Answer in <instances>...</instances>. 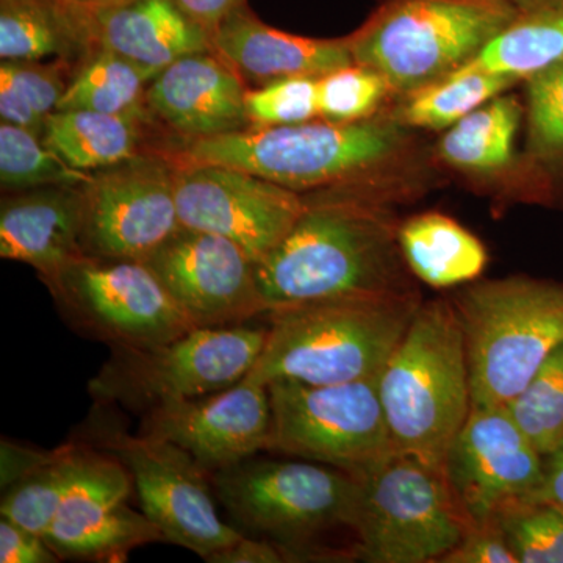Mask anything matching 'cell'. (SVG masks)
I'll return each instance as SVG.
<instances>
[{"label": "cell", "mask_w": 563, "mask_h": 563, "mask_svg": "<svg viewBox=\"0 0 563 563\" xmlns=\"http://www.w3.org/2000/svg\"><path fill=\"white\" fill-rule=\"evenodd\" d=\"M177 165H222L307 195L347 190L393 207L435 187L439 166L412 129L388 113L358 122L313 120L163 143Z\"/></svg>", "instance_id": "cell-1"}, {"label": "cell", "mask_w": 563, "mask_h": 563, "mask_svg": "<svg viewBox=\"0 0 563 563\" xmlns=\"http://www.w3.org/2000/svg\"><path fill=\"white\" fill-rule=\"evenodd\" d=\"M302 196L291 231L255 265L266 312L331 299L420 295L391 207L347 190Z\"/></svg>", "instance_id": "cell-2"}, {"label": "cell", "mask_w": 563, "mask_h": 563, "mask_svg": "<svg viewBox=\"0 0 563 563\" xmlns=\"http://www.w3.org/2000/svg\"><path fill=\"white\" fill-rule=\"evenodd\" d=\"M421 295L346 298L266 312L265 346L246 379L307 385L374 379L409 329Z\"/></svg>", "instance_id": "cell-3"}, {"label": "cell", "mask_w": 563, "mask_h": 563, "mask_svg": "<svg viewBox=\"0 0 563 563\" xmlns=\"http://www.w3.org/2000/svg\"><path fill=\"white\" fill-rule=\"evenodd\" d=\"M396 453L443 470L473 409L461 321L451 299L421 302L377 376Z\"/></svg>", "instance_id": "cell-4"}, {"label": "cell", "mask_w": 563, "mask_h": 563, "mask_svg": "<svg viewBox=\"0 0 563 563\" xmlns=\"http://www.w3.org/2000/svg\"><path fill=\"white\" fill-rule=\"evenodd\" d=\"M473 407H504L563 344V282L510 276L472 282L453 298Z\"/></svg>", "instance_id": "cell-5"}, {"label": "cell", "mask_w": 563, "mask_h": 563, "mask_svg": "<svg viewBox=\"0 0 563 563\" xmlns=\"http://www.w3.org/2000/svg\"><path fill=\"white\" fill-rule=\"evenodd\" d=\"M517 13L506 0H383L346 40L402 98L461 69Z\"/></svg>", "instance_id": "cell-6"}, {"label": "cell", "mask_w": 563, "mask_h": 563, "mask_svg": "<svg viewBox=\"0 0 563 563\" xmlns=\"http://www.w3.org/2000/svg\"><path fill=\"white\" fill-rule=\"evenodd\" d=\"M354 529L358 554L372 563L442 562L473 520L443 470L393 453L357 476Z\"/></svg>", "instance_id": "cell-7"}, {"label": "cell", "mask_w": 563, "mask_h": 563, "mask_svg": "<svg viewBox=\"0 0 563 563\" xmlns=\"http://www.w3.org/2000/svg\"><path fill=\"white\" fill-rule=\"evenodd\" d=\"M268 328L246 324L195 328L172 342L113 347L88 384L96 402L151 410L232 387L254 368Z\"/></svg>", "instance_id": "cell-8"}, {"label": "cell", "mask_w": 563, "mask_h": 563, "mask_svg": "<svg viewBox=\"0 0 563 563\" xmlns=\"http://www.w3.org/2000/svg\"><path fill=\"white\" fill-rule=\"evenodd\" d=\"M233 520L287 550L329 529H354L361 483L354 474L314 462L255 461L211 473Z\"/></svg>", "instance_id": "cell-9"}, {"label": "cell", "mask_w": 563, "mask_h": 563, "mask_svg": "<svg viewBox=\"0 0 563 563\" xmlns=\"http://www.w3.org/2000/svg\"><path fill=\"white\" fill-rule=\"evenodd\" d=\"M41 280L63 320L110 350L155 346L195 329L144 262L80 255Z\"/></svg>", "instance_id": "cell-10"}, {"label": "cell", "mask_w": 563, "mask_h": 563, "mask_svg": "<svg viewBox=\"0 0 563 563\" xmlns=\"http://www.w3.org/2000/svg\"><path fill=\"white\" fill-rule=\"evenodd\" d=\"M268 450L358 476L396 453L377 377L350 384L268 385Z\"/></svg>", "instance_id": "cell-11"}, {"label": "cell", "mask_w": 563, "mask_h": 563, "mask_svg": "<svg viewBox=\"0 0 563 563\" xmlns=\"http://www.w3.org/2000/svg\"><path fill=\"white\" fill-rule=\"evenodd\" d=\"M99 432L106 453L128 468L141 510L157 526L166 543L206 561L243 536L221 520L207 483L209 473L187 451L150 433L131 435L107 426Z\"/></svg>", "instance_id": "cell-12"}, {"label": "cell", "mask_w": 563, "mask_h": 563, "mask_svg": "<svg viewBox=\"0 0 563 563\" xmlns=\"http://www.w3.org/2000/svg\"><path fill=\"white\" fill-rule=\"evenodd\" d=\"M177 165L158 152L92 173L84 191L81 252L144 262L180 231Z\"/></svg>", "instance_id": "cell-13"}, {"label": "cell", "mask_w": 563, "mask_h": 563, "mask_svg": "<svg viewBox=\"0 0 563 563\" xmlns=\"http://www.w3.org/2000/svg\"><path fill=\"white\" fill-rule=\"evenodd\" d=\"M176 201L181 228L239 244L265 258L303 210V196L255 174L222 165H179Z\"/></svg>", "instance_id": "cell-14"}, {"label": "cell", "mask_w": 563, "mask_h": 563, "mask_svg": "<svg viewBox=\"0 0 563 563\" xmlns=\"http://www.w3.org/2000/svg\"><path fill=\"white\" fill-rule=\"evenodd\" d=\"M144 263L192 328L244 324L266 313L257 263L224 236L181 228Z\"/></svg>", "instance_id": "cell-15"}, {"label": "cell", "mask_w": 563, "mask_h": 563, "mask_svg": "<svg viewBox=\"0 0 563 563\" xmlns=\"http://www.w3.org/2000/svg\"><path fill=\"white\" fill-rule=\"evenodd\" d=\"M444 476L473 521L531 501L543 481V455L506 407H473L443 465Z\"/></svg>", "instance_id": "cell-16"}, {"label": "cell", "mask_w": 563, "mask_h": 563, "mask_svg": "<svg viewBox=\"0 0 563 563\" xmlns=\"http://www.w3.org/2000/svg\"><path fill=\"white\" fill-rule=\"evenodd\" d=\"M132 487L114 455L85 448L79 474L44 539L60 559L113 563L144 544L165 542L143 510L129 507Z\"/></svg>", "instance_id": "cell-17"}, {"label": "cell", "mask_w": 563, "mask_h": 563, "mask_svg": "<svg viewBox=\"0 0 563 563\" xmlns=\"http://www.w3.org/2000/svg\"><path fill=\"white\" fill-rule=\"evenodd\" d=\"M143 432L187 451L207 473L220 472L268 450V387L244 377L224 390L158 404Z\"/></svg>", "instance_id": "cell-18"}, {"label": "cell", "mask_w": 563, "mask_h": 563, "mask_svg": "<svg viewBox=\"0 0 563 563\" xmlns=\"http://www.w3.org/2000/svg\"><path fill=\"white\" fill-rule=\"evenodd\" d=\"M247 85L213 51L187 55L162 69L146 91L157 128L177 140L211 139L251 128Z\"/></svg>", "instance_id": "cell-19"}, {"label": "cell", "mask_w": 563, "mask_h": 563, "mask_svg": "<svg viewBox=\"0 0 563 563\" xmlns=\"http://www.w3.org/2000/svg\"><path fill=\"white\" fill-rule=\"evenodd\" d=\"M211 49L247 88L290 77H320L354 65L346 38L318 40L269 27L244 3L210 35Z\"/></svg>", "instance_id": "cell-20"}, {"label": "cell", "mask_w": 563, "mask_h": 563, "mask_svg": "<svg viewBox=\"0 0 563 563\" xmlns=\"http://www.w3.org/2000/svg\"><path fill=\"white\" fill-rule=\"evenodd\" d=\"M523 120V103L504 92L444 131L432 147L433 161L495 198L518 201L521 154L517 139Z\"/></svg>", "instance_id": "cell-21"}, {"label": "cell", "mask_w": 563, "mask_h": 563, "mask_svg": "<svg viewBox=\"0 0 563 563\" xmlns=\"http://www.w3.org/2000/svg\"><path fill=\"white\" fill-rule=\"evenodd\" d=\"M81 187L5 191L0 201V257L25 263L41 277L84 255Z\"/></svg>", "instance_id": "cell-22"}, {"label": "cell", "mask_w": 563, "mask_h": 563, "mask_svg": "<svg viewBox=\"0 0 563 563\" xmlns=\"http://www.w3.org/2000/svg\"><path fill=\"white\" fill-rule=\"evenodd\" d=\"M85 14L95 47L117 52L146 68L162 70L187 55L213 51L209 33L176 0H129Z\"/></svg>", "instance_id": "cell-23"}, {"label": "cell", "mask_w": 563, "mask_h": 563, "mask_svg": "<svg viewBox=\"0 0 563 563\" xmlns=\"http://www.w3.org/2000/svg\"><path fill=\"white\" fill-rule=\"evenodd\" d=\"M154 122L91 110H57L44 125L43 140L81 173H98L157 152L165 135Z\"/></svg>", "instance_id": "cell-24"}, {"label": "cell", "mask_w": 563, "mask_h": 563, "mask_svg": "<svg viewBox=\"0 0 563 563\" xmlns=\"http://www.w3.org/2000/svg\"><path fill=\"white\" fill-rule=\"evenodd\" d=\"M95 49L87 14L65 0H0L2 62H65L77 69Z\"/></svg>", "instance_id": "cell-25"}, {"label": "cell", "mask_w": 563, "mask_h": 563, "mask_svg": "<svg viewBox=\"0 0 563 563\" xmlns=\"http://www.w3.org/2000/svg\"><path fill=\"white\" fill-rule=\"evenodd\" d=\"M526 85V143L518 202L563 199V58Z\"/></svg>", "instance_id": "cell-26"}, {"label": "cell", "mask_w": 563, "mask_h": 563, "mask_svg": "<svg viewBox=\"0 0 563 563\" xmlns=\"http://www.w3.org/2000/svg\"><path fill=\"white\" fill-rule=\"evenodd\" d=\"M398 240L415 279L437 290L472 284L487 266L484 243L440 211H422L399 222Z\"/></svg>", "instance_id": "cell-27"}, {"label": "cell", "mask_w": 563, "mask_h": 563, "mask_svg": "<svg viewBox=\"0 0 563 563\" xmlns=\"http://www.w3.org/2000/svg\"><path fill=\"white\" fill-rule=\"evenodd\" d=\"M562 58L563 13H517L455 73L492 74L525 84Z\"/></svg>", "instance_id": "cell-28"}, {"label": "cell", "mask_w": 563, "mask_h": 563, "mask_svg": "<svg viewBox=\"0 0 563 563\" xmlns=\"http://www.w3.org/2000/svg\"><path fill=\"white\" fill-rule=\"evenodd\" d=\"M158 73L117 52L96 47L74 70L58 110H91L154 122L146 91Z\"/></svg>", "instance_id": "cell-29"}, {"label": "cell", "mask_w": 563, "mask_h": 563, "mask_svg": "<svg viewBox=\"0 0 563 563\" xmlns=\"http://www.w3.org/2000/svg\"><path fill=\"white\" fill-rule=\"evenodd\" d=\"M517 85L512 79L492 74L454 73L398 98L399 102L387 111L415 132H444Z\"/></svg>", "instance_id": "cell-30"}, {"label": "cell", "mask_w": 563, "mask_h": 563, "mask_svg": "<svg viewBox=\"0 0 563 563\" xmlns=\"http://www.w3.org/2000/svg\"><path fill=\"white\" fill-rule=\"evenodd\" d=\"M85 448L68 444L47 451L43 461L3 488L0 517L46 536L79 474Z\"/></svg>", "instance_id": "cell-31"}, {"label": "cell", "mask_w": 563, "mask_h": 563, "mask_svg": "<svg viewBox=\"0 0 563 563\" xmlns=\"http://www.w3.org/2000/svg\"><path fill=\"white\" fill-rule=\"evenodd\" d=\"M74 70L65 62H2L0 120L43 139L44 125L58 110Z\"/></svg>", "instance_id": "cell-32"}, {"label": "cell", "mask_w": 563, "mask_h": 563, "mask_svg": "<svg viewBox=\"0 0 563 563\" xmlns=\"http://www.w3.org/2000/svg\"><path fill=\"white\" fill-rule=\"evenodd\" d=\"M91 179L92 174L70 168L36 133L0 122V185L3 192L80 187Z\"/></svg>", "instance_id": "cell-33"}, {"label": "cell", "mask_w": 563, "mask_h": 563, "mask_svg": "<svg viewBox=\"0 0 563 563\" xmlns=\"http://www.w3.org/2000/svg\"><path fill=\"white\" fill-rule=\"evenodd\" d=\"M504 407L543 457L562 442L563 344L544 361L523 390Z\"/></svg>", "instance_id": "cell-34"}, {"label": "cell", "mask_w": 563, "mask_h": 563, "mask_svg": "<svg viewBox=\"0 0 563 563\" xmlns=\"http://www.w3.org/2000/svg\"><path fill=\"white\" fill-rule=\"evenodd\" d=\"M390 87L379 73L366 66H344L318 79V110L320 120L329 122H358L383 113Z\"/></svg>", "instance_id": "cell-35"}, {"label": "cell", "mask_w": 563, "mask_h": 563, "mask_svg": "<svg viewBox=\"0 0 563 563\" xmlns=\"http://www.w3.org/2000/svg\"><path fill=\"white\" fill-rule=\"evenodd\" d=\"M498 518L518 563H563V509L526 501Z\"/></svg>", "instance_id": "cell-36"}, {"label": "cell", "mask_w": 563, "mask_h": 563, "mask_svg": "<svg viewBox=\"0 0 563 563\" xmlns=\"http://www.w3.org/2000/svg\"><path fill=\"white\" fill-rule=\"evenodd\" d=\"M246 113L251 128H277L318 120V79L290 77L247 88Z\"/></svg>", "instance_id": "cell-37"}, {"label": "cell", "mask_w": 563, "mask_h": 563, "mask_svg": "<svg viewBox=\"0 0 563 563\" xmlns=\"http://www.w3.org/2000/svg\"><path fill=\"white\" fill-rule=\"evenodd\" d=\"M442 563H518L499 518L473 521L461 542Z\"/></svg>", "instance_id": "cell-38"}, {"label": "cell", "mask_w": 563, "mask_h": 563, "mask_svg": "<svg viewBox=\"0 0 563 563\" xmlns=\"http://www.w3.org/2000/svg\"><path fill=\"white\" fill-rule=\"evenodd\" d=\"M58 554L43 536L0 517V562L2 563H55Z\"/></svg>", "instance_id": "cell-39"}, {"label": "cell", "mask_w": 563, "mask_h": 563, "mask_svg": "<svg viewBox=\"0 0 563 563\" xmlns=\"http://www.w3.org/2000/svg\"><path fill=\"white\" fill-rule=\"evenodd\" d=\"M285 554L279 548L266 540L251 539L242 536L235 543L222 548L206 559L209 563H280Z\"/></svg>", "instance_id": "cell-40"}, {"label": "cell", "mask_w": 563, "mask_h": 563, "mask_svg": "<svg viewBox=\"0 0 563 563\" xmlns=\"http://www.w3.org/2000/svg\"><path fill=\"white\" fill-rule=\"evenodd\" d=\"M176 3L192 21L198 22L210 36L211 33L217 31L218 25L232 11L244 5L246 0H176Z\"/></svg>", "instance_id": "cell-41"}, {"label": "cell", "mask_w": 563, "mask_h": 563, "mask_svg": "<svg viewBox=\"0 0 563 563\" xmlns=\"http://www.w3.org/2000/svg\"><path fill=\"white\" fill-rule=\"evenodd\" d=\"M531 501L563 509V440L543 457V481Z\"/></svg>", "instance_id": "cell-42"}, {"label": "cell", "mask_w": 563, "mask_h": 563, "mask_svg": "<svg viewBox=\"0 0 563 563\" xmlns=\"http://www.w3.org/2000/svg\"><path fill=\"white\" fill-rule=\"evenodd\" d=\"M47 451L33 450L21 444L2 440V488L20 479L22 474L43 461Z\"/></svg>", "instance_id": "cell-43"}, {"label": "cell", "mask_w": 563, "mask_h": 563, "mask_svg": "<svg viewBox=\"0 0 563 563\" xmlns=\"http://www.w3.org/2000/svg\"><path fill=\"white\" fill-rule=\"evenodd\" d=\"M518 13H533V11H555L563 13V0H506Z\"/></svg>", "instance_id": "cell-44"}, {"label": "cell", "mask_w": 563, "mask_h": 563, "mask_svg": "<svg viewBox=\"0 0 563 563\" xmlns=\"http://www.w3.org/2000/svg\"><path fill=\"white\" fill-rule=\"evenodd\" d=\"M65 2L84 13H96V11L113 9L129 0H65Z\"/></svg>", "instance_id": "cell-45"}]
</instances>
